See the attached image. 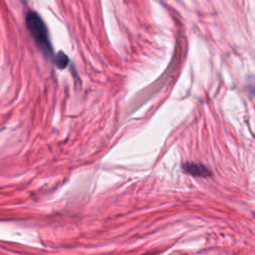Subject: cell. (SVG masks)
<instances>
[{"label": "cell", "mask_w": 255, "mask_h": 255, "mask_svg": "<svg viewBox=\"0 0 255 255\" xmlns=\"http://www.w3.org/2000/svg\"><path fill=\"white\" fill-rule=\"evenodd\" d=\"M26 26L31 33L37 46L47 57H53L54 52L49 39L48 29L45 22L42 20L39 14L33 10H30L26 14L25 18Z\"/></svg>", "instance_id": "cell-1"}, {"label": "cell", "mask_w": 255, "mask_h": 255, "mask_svg": "<svg viewBox=\"0 0 255 255\" xmlns=\"http://www.w3.org/2000/svg\"><path fill=\"white\" fill-rule=\"evenodd\" d=\"M183 168L185 169V172L198 178H207L210 177L211 174L207 167L194 162H186L183 165Z\"/></svg>", "instance_id": "cell-2"}, {"label": "cell", "mask_w": 255, "mask_h": 255, "mask_svg": "<svg viewBox=\"0 0 255 255\" xmlns=\"http://www.w3.org/2000/svg\"><path fill=\"white\" fill-rule=\"evenodd\" d=\"M53 60H54V63H55L56 67L59 68V69L66 68L68 66V63H69L68 56L62 51L58 52L55 56H53Z\"/></svg>", "instance_id": "cell-3"}, {"label": "cell", "mask_w": 255, "mask_h": 255, "mask_svg": "<svg viewBox=\"0 0 255 255\" xmlns=\"http://www.w3.org/2000/svg\"><path fill=\"white\" fill-rule=\"evenodd\" d=\"M248 89H249L252 93H255V78H252L251 80H249Z\"/></svg>", "instance_id": "cell-4"}]
</instances>
